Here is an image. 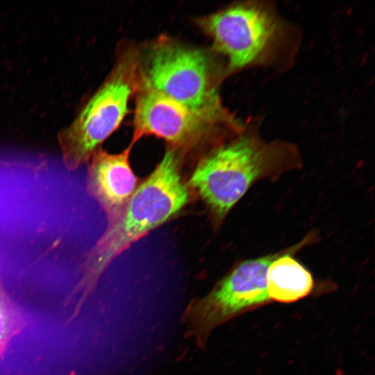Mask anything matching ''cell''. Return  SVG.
Here are the masks:
<instances>
[{
	"label": "cell",
	"mask_w": 375,
	"mask_h": 375,
	"mask_svg": "<svg viewBox=\"0 0 375 375\" xmlns=\"http://www.w3.org/2000/svg\"><path fill=\"white\" fill-rule=\"evenodd\" d=\"M180 155L169 147L88 253L81 265L82 278L74 290L75 294H82L78 307L115 257L175 215L188 203V190L180 174Z\"/></svg>",
	"instance_id": "6da1fadb"
},
{
	"label": "cell",
	"mask_w": 375,
	"mask_h": 375,
	"mask_svg": "<svg viewBox=\"0 0 375 375\" xmlns=\"http://www.w3.org/2000/svg\"><path fill=\"white\" fill-rule=\"evenodd\" d=\"M20 326L19 313L6 291L0 276V358Z\"/></svg>",
	"instance_id": "30bf717a"
},
{
	"label": "cell",
	"mask_w": 375,
	"mask_h": 375,
	"mask_svg": "<svg viewBox=\"0 0 375 375\" xmlns=\"http://www.w3.org/2000/svg\"><path fill=\"white\" fill-rule=\"evenodd\" d=\"M278 255L241 262L208 295L193 301L185 312L192 333L202 339L222 322L270 300L266 289V273Z\"/></svg>",
	"instance_id": "8992f818"
},
{
	"label": "cell",
	"mask_w": 375,
	"mask_h": 375,
	"mask_svg": "<svg viewBox=\"0 0 375 375\" xmlns=\"http://www.w3.org/2000/svg\"><path fill=\"white\" fill-rule=\"evenodd\" d=\"M132 146L118 153L98 149L88 169V190L110 220L122 211L138 188V180L129 161Z\"/></svg>",
	"instance_id": "ba28073f"
},
{
	"label": "cell",
	"mask_w": 375,
	"mask_h": 375,
	"mask_svg": "<svg viewBox=\"0 0 375 375\" xmlns=\"http://www.w3.org/2000/svg\"><path fill=\"white\" fill-rule=\"evenodd\" d=\"M133 119V145L144 136L166 141L181 153L197 145L215 124L155 90L141 88Z\"/></svg>",
	"instance_id": "52a82bcc"
},
{
	"label": "cell",
	"mask_w": 375,
	"mask_h": 375,
	"mask_svg": "<svg viewBox=\"0 0 375 375\" xmlns=\"http://www.w3.org/2000/svg\"><path fill=\"white\" fill-rule=\"evenodd\" d=\"M135 57L131 54L120 60L74 121L59 131L58 142L67 169L88 162L122 122L136 84Z\"/></svg>",
	"instance_id": "277c9868"
},
{
	"label": "cell",
	"mask_w": 375,
	"mask_h": 375,
	"mask_svg": "<svg viewBox=\"0 0 375 375\" xmlns=\"http://www.w3.org/2000/svg\"><path fill=\"white\" fill-rule=\"evenodd\" d=\"M266 289L269 299L283 303L307 296L313 287L311 274L290 254H279L266 273Z\"/></svg>",
	"instance_id": "9c48e42d"
},
{
	"label": "cell",
	"mask_w": 375,
	"mask_h": 375,
	"mask_svg": "<svg viewBox=\"0 0 375 375\" xmlns=\"http://www.w3.org/2000/svg\"><path fill=\"white\" fill-rule=\"evenodd\" d=\"M199 23L233 72L265 62L275 50L283 31L281 19L269 6H231L203 17Z\"/></svg>",
	"instance_id": "5b68a950"
},
{
	"label": "cell",
	"mask_w": 375,
	"mask_h": 375,
	"mask_svg": "<svg viewBox=\"0 0 375 375\" xmlns=\"http://www.w3.org/2000/svg\"><path fill=\"white\" fill-rule=\"evenodd\" d=\"M283 149L245 133L197 164L190 185L219 218L224 217L258 178L277 163Z\"/></svg>",
	"instance_id": "3957f363"
},
{
	"label": "cell",
	"mask_w": 375,
	"mask_h": 375,
	"mask_svg": "<svg viewBox=\"0 0 375 375\" xmlns=\"http://www.w3.org/2000/svg\"><path fill=\"white\" fill-rule=\"evenodd\" d=\"M142 87L158 92L210 122H231L222 106L214 67L203 51L169 39L149 46L140 65Z\"/></svg>",
	"instance_id": "7a4b0ae2"
}]
</instances>
